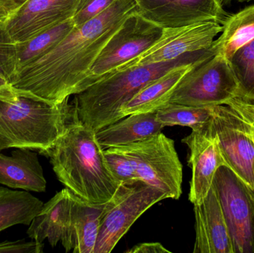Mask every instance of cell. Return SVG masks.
<instances>
[{
	"instance_id": "35",
	"label": "cell",
	"mask_w": 254,
	"mask_h": 253,
	"mask_svg": "<svg viewBox=\"0 0 254 253\" xmlns=\"http://www.w3.org/2000/svg\"><path fill=\"white\" fill-rule=\"evenodd\" d=\"M219 2L222 4V6L225 5V4H229V3L232 2L233 1H239V2H245V1H254V0H218Z\"/></svg>"
},
{
	"instance_id": "7",
	"label": "cell",
	"mask_w": 254,
	"mask_h": 253,
	"mask_svg": "<svg viewBox=\"0 0 254 253\" xmlns=\"http://www.w3.org/2000/svg\"><path fill=\"white\" fill-rule=\"evenodd\" d=\"M123 147L134 160L140 181L161 190L167 199H179L183 166L174 141L161 132Z\"/></svg>"
},
{
	"instance_id": "27",
	"label": "cell",
	"mask_w": 254,
	"mask_h": 253,
	"mask_svg": "<svg viewBox=\"0 0 254 253\" xmlns=\"http://www.w3.org/2000/svg\"><path fill=\"white\" fill-rule=\"evenodd\" d=\"M16 72V44L7 34L4 25H0V77L9 83Z\"/></svg>"
},
{
	"instance_id": "11",
	"label": "cell",
	"mask_w": 254,
	"mask_h": 253,
	"mask_svg": "<svg viewBox=\"0 0 254 253\" xmlns=\"http://www.w3.org/2000/svg\"><path fill=\"white\" fill-rule=\"evenodd\" d=\"M222 31V25L214 21L163 28L162 35L158 41L127 64L122 71L131 67L169 62L186 53L208 49Z\"/></svg>"
},
{
	"instance_id": "34",
	"label": "cell",
	"mask_w": 254,
	"mask_h": 253,
	"mask_svg": "<svg viewBox=\"0 0 254 253\" xmlns=\"http://www.w3.org/2000/svg\"><path fill=\"white\" fill-rule=\"evenodd\" d=\"M9 148H15L14 144L8 138L0 134V152Z\"/></svg>"
},
{
	"instance_id": "1",
	"label": "cell",
	"mask_w": 254,
	"mask_h": 253,
	"mask_svg": "<svg viewBox=\"0 0 254 253\" xmlns=\"http://www.w3.org/2000/svg\"><path fill=\"white\" fill-rule=\"evenodd\" d=\"M137 10L134 0H116L96 17L74 27L49 53L19 70L10 86L16 93L52 103L81 93L98 55Z\"/></svg>"
},
{
	"instance_id": "15",
	"label": "cell",
	"mask_w": 254,
	"mask_h": 253,
	"mask_svg": "<svg viewBox=\"0 0 254 253\" xmlns=\"http://www.w3.org/2000/svg\"><path fill=\"white\" fill-rule=\"evenodd\" d=\"M73 193L65 188L43 205L34 217L27 234L31 240L43 243L47 239L52 248L61 242L65 252L73 251L71 208Z\"/></svg>"
},
{
	"instance_id": "10",
	"label": "cell",
	"mask_w": 254,
	"mask_h": 253,
	"mask_svg": "<svg viewBox=\"0 0 254 253\" xmlns=\"http://www.w3.org/2000/svg\"><path fill=\"white\" fill-rule=\"evenodd\" d=\"M212 129L227 166L254 191V143L241 117L227 105H215Z\"/></svg>"
},
{
	"instance_id": "13",
	"label": "cell",
	"mask_w": 254,
	"mask_h": 253,
	"mask_svg": "<svg viewBox=\"0 0 254 253\" xmlns=\"http://www.w3.org/2000/svg\"><path fill=\"white\" fill-rule=\"evenodd\" d=\"M211 124L212 121L201 129L192 130L182 141L190 150L188 166L192 170V177L189 201L193 205L201 203L207 196L217 169L227 166Z\"/></svg>"
},
{
	"instance_id": "21",
	"label": "cell",
	"mask_w": 254,
	"mask_h": 253,
	"mask_svg": "<svg viewBox=\"0 0 254 253\" xmlns=\"http://www.w3.org/2000/svg\"><path fill=\"white\" fill-rule=\"evenodd\" d=\"M219 38L210 49L214 55L229 59L236 51L254 40V4L234 14H229L222 23Z\"/></svg>"
},
{
	"instance_id": "19",
	"label": "cell",
	"mask_w": 254,
	"mask_h": 253,
	"mask_svg": "<svg viewBox=\"0 0 254 253\" xmlns=\"http://www.w3.org/2000/svg\"><path fill=\"white\" fill-rule=\"evenodd\" d=\"M164 127L155 112L127 116L96 132V138L104 150L125 147L161 133Z\"/></svg>"
},
{
	"instance_id": "18",
	"label": "cell",
	"mask_w": 254,
	"mask_h": 253,
	"mask_svg": "<svg viewBox=\"0 0 254 253\" xmlns=\"http://www.w3.org/2000/svg\"><path fill=\"white\" fill-rule=\"evenodd\" d=\"M210 59V58H208ZM208 59L177 65L137 92L122 108L124 117L133 114L155 112L170 102L175 89L192 68Z\"/></svg>"
},
{
	"instance_id": "22",
	"label": "cell",
	"mask_w": 254,
	"mask_h": 253,
	"mask_svg": "<svg viewBox=\"0 0 254 253\" xmlns=\"http://www.w3.org/2000/svg\"><path fill=\"white\" fill-rule=\"evenodd\" d=\"M43 202L28 192L0 187V232L19 224L29 226Z\"/></svg>"
},
{
	"instance_id": "29",
	"label": "cell",
	"mask_w": 254,
	"mask_h": 253,
	"mask_svg": "<svg viewBox=\"0 0 254 253\" xmlns=\"http://www.w3.org/2000/svg\"><path fill=\"white\" fill-rule=\"evenodd\" d=\"M225 105L232 108L241 117L254 143V101L235 97L228 101Z\"/></svg>"
},
{
	"instance_id": "5",
	"label": "cell",
	"mask_w": 254,
	"mask_h": 253,
	"mask_svg": "<svg viewBox=\"0 0 254 253\" xmlns=\"http://www.w3.org/2000/svg\"><path fill=\"white\" fill-rule=\"evenodd\" d=\"M164 199L163 192L143 181L122 184L105 203L95 253H111L134 222Z\"/></svg>"
},
{
	"instance_id": "24",
	"label": "cell",
	"mask_w": 254,
	"mask_h": 253,
	"mask_svg": "<svg viewBox=\"0 0 254 253\" xmlns=\"http://www.w3.org/2000/svg\"><path fill=\"white\" fill-rule=\"evenodd\" d=\"M214 106H192L168 102L156 111L158 121L166 126H188L192 130L211 123Z\"/></svg>"
},
{
	"instance_id": "6",
	"label": "cell",
	"mask_w": 254,
	"mask_h": 253,
	"mask_svg": "<svg viewBox=\"0 0 254 253\" xmlns=\"http://www.w3.org/2000/svg\"><path fill=\"white\" fill-rule=\"evenodd\" d=\"M163 28L142 17L137 10L123 22L89 70L84 91L98 82L120 72L127 64L153 46Z\"/></svg>"
},
{
	"instance_id": "36",
	"label": "cell",
	"mask_w": 254,
	"mask_h": 253,
	"mask_svg": "<svg viewBox=\"0 0 254 253\" xmlns=\"http://www.w3.org/2000/svg\"><path fill=\"white\" fill-rule=\"evenodd\" d=\"M19 1H20L22 4H24V3L25 2V1H28V0H19Z\"/></svg>"
},
{
	"instance_id": "33",
	"label": "cell",
	"mask_w": 254,
	"mask_h": 253,
	"mask_svg": "<svg viewBox=\"0 0 254 253\" xmlns=\"http://www.w3.org/2000/svg\"><path fill=\"white\" fill-rule=\"evenodd\" d=\"M16 95V92L13 90L10 83L5 79L0 77V99H12Z\"/></svg>"
},
{
	"instance_id": "4",
	"label": "cell",
	"mask_w": 254,
	"mask_h": 253,
	"mask_svg": "<svg viewBox=\"0 0 254 253\" xmlns=\"http://www.w3.org/2000/svg\"><path fill=\"white\" fill-rule=\"evenodd\" d=\"M68 101L52 103L18 93L12 99H0V134L15 148L46 151L71 120L74 108Z\"/></svg>"
},
{
	"instance_id": "30",
	"label": "cell",
	"mask_w": 254,
	"mask_h": 253,
	"mask_svg": "<svg viewBox=\"0 0 254 253\" xmlns=\"http://www.w3.org/2000/svg\"><path fill=\"white\" fill-rule=\"evenodd\" d=\"M44 244L32 240L25 242L23 240L16 242H4L0 243V253H41L43 252Z\"/></svg>"
},
{
	"instance_id": "8",
	"label": "cell",
	"mask_w": 254,
	"mask_h": 253,
	"mask_svg": "<svg viewBox=\"0 0 254 253\" xmlns=\"http://www.w3.org/2000/svg\"><path fill=\"white\" fill-rule=\"evenodd\" d=\"M237 90L228 59L214 55L183 77L169 102L192 106L225 105L237 96Z\"/></svg>"
},
{
	"instance_id": "32",
	"label": "cell",
	"mask_w": 254,
	"mask_h": 253,
	"mask_svg": "<svg viewBox=\"0 0 254 253\" xmlns=\"http://www.w3.org/2000/svg\"><path fill=\"white\" fill-rule=\"evenodd\" d=\"M22 4L19 0H0V25H4Z\"/></svg>"
},
{
	"instance_id": "20",
	"label": "cell",
	"mask_w": 254,
	"mask_h": 253,
	"mask_svg": "<svg viewBox=\"0 0 254 253\" xmlns=\"http://www.w3.org/2000/svg\"><path fill=\"white\" fill-rule=\"evenodd\" d=\"M105 203H90L73 195L71 208L73 253H95Z\"/></svg>"
},
{
	"instance_id": "31",
	"label": "cell",
	"mask_w": 254,
	"mask_h": 253,
	"mask_svg": "<svg viewBox=\"0 0 254 253\" xmlns=\"http://www.w3.org/2000/svg\"><path fill=\"white\" fill-rule=\"evenodd\" d=\"M126 253H170L171 251L164 248L158 242H144L137 244L129 250H127Z\"/></svg>"
},
{
	"instance_id": "14",
	"label": "cell",
	"mask_w": 254,
	"mask_h": 253,
	"mask_svg": "<svg viewBox=\"0 0 254 253\" xmlns=\"http://www.w3.org/2000/svg\"><path fill=\"white\" fill-rule=\"evenodd\" d=\"M80 0H28L9 18L4 26L15 43H24L68 19Z\"/></svg>"
},
{
	"instance_id": "17",
	"label": "cell",
	"mask_w": 254,
	"mask_h": 253,
	"mask_svg": "<svg viewBox=\"0 0 254 253\" xmlns=\"http://www.w3.org/2000/svg\"><path fill=\"white\" fill-rule=\"evenodd\" d=\"M0 184L27 192H46L47 181L37 153L26 148H16L10 156L0 152Z\"/></svg>"
},
{
	"instance_id": "3",
	"label": "cell",
	"mask_w": 254,
	"mask_h": 253,
	"mask_svg": "<svg viewBox=\"0 0 254 253\" xmlns=\"http://www.w3.org/2000/svg\"><path fill=\"white\" fill-rule=\"evenodd\" d=\"M214 56L210 48L180 57L152 65L131 67L116 73L75 95L71 103L82 123L98 132L125 118L122 108L149 83L177 65L208 59Z\"/></svg>"
},
{
	"instance_id": "9",
	"label": "cell",
	"mask_w": 254,
	"mask_h": 253,
	"mask_svg": "<svg viewBox=\"0 0 254 253\" xmlns=\"http://www.w3.org/2000/svg\"><path fill=\"white\" fill-rule=\"evenodd\" d=\"M213 187L231 234L234 253H254V191L228 166L216 171Z\"/></svg>"
},
{
	"instance_id": "25",
	"label": "cell",
	"mask_w": 254,
	"mask_h": 253,
	"mask_svg": "<svg viewBox=\"0 0 254 253\" xmlns=\"http://www.w3.org/2000/svg\"><path fill=\"white\" fill-rule=\"evenodd\" d=\"M228 60L238 86L237 97L254 101V40L238 49Z\"/></svg>"
},
{
	"instance_id": "26",
	"label": "cell",
	"mask_w": 254,
	"mask_h": 253,
	"mask_svg": "<svg viewBox=\"0 0 254 253\" xmlns=\"http://www.w3.org/2000/svg\"><path fill=\"white\" fill-rule=\"evenodd\" d=\"M104 154L112 174L120 185L140 181L134 160L123 147L107 149Z\"/></svg>"
},
{
	"instance_id": "2",
	"label": "cell",
	"mask_w": 254,
	"mask_h": 253,
	"mask_svg": "<svg viewBox=\"0 0 254 253\" xmlns=\"http://www.w3.org/2000/svg\"><path fill=\"white\" fill-rule=\"evenodd\" d=\"M73 108L62 136L40 154L49 157L57 178L65 188L89 203L103 204L111 200L121 185L109 168L96 132L82 123Z\"/></svg>"
},
{
	"instance_id": "28",
	"label": "cell",
	"mask_w": 254,
	"mask_h": 253,
	"mask_svg": "<svg viewBox=\"0 0 254 253\" xmlns=\"http://www.w3.org/2000/svg\"><path fill=\"white\" fill-rule=\"evenodd\" d=\"M116 0H80L72 16L74 26L80 27L102 13L114 4Z\"/></svg>"
},
{
	"instance_id": "16",
	"label": "cell",
	"mask_w": 254,
	"mask_h": 253,
	"mask_svg": "<svg viewBox=\"0 0 254 253\" xmlns=\"http://www.w3.org/2000/svg\"><path fill=\"white\" fill-rule=\"evenodd\" d=\"M193 206L195 240L192 252L234 253L231 234L213 186L204 200Z\"/></svg>"
},
{
	"instance_id": "23",
	"label": "cell",
	"mask_w": 254,
	"mask_h": 253,
	"mask_svg": "<svg viewBox=\"0 0 254 253\" xmlns=\"http://www.w3.org/2000/svg\"><path fill=\"white\" fill-rule=\"evenodd\" d=\"M72 19H68L24 43L16 44V73L49 53L74 29ZM15 76V75H14Z\"/></svg>"
},
{
	"instance_id": "12",
	"label": "cell",
	"mask_w": 254,
	"mask_h": 253,
	"mask_svg": "<svg viewBox=\"0 0 254 253\" xmlns=\"http://www.w3.org/2000/svg\"><path fill=\"white\" fill-rule=\"evenodd\" d=\"M137 13L162 28H179L206 21L222 25L228 13L218 0H134Z\"/></svg>"
}]
</instances>
